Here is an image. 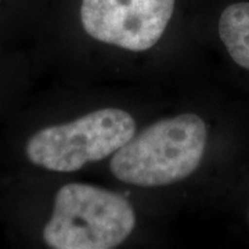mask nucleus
<instances>
[{"label": "nucleus", "mask_w": 249, "mask_h": 249, "mask_svg": "<svg viewBox=\"0 0 249 249\" xmlns=\"http://www.w3.org/2000/svg\"><path fill=\"white\" fill-rule=\"evenodd\" d=\"M208 129L196 114L165 118L122 145L109 162L118 180L137 187L175 184L191 176L204 158Z\"/></svg>", "instance_id": "f257e3e1"}, {"label": "nucleus", "mask_w": 249, "mask_h": 249, "mask_svg": "<svg viewBox=\"0 0 249 249\" xmlns=\"http://www.w3.org/2000/svg\"><path fill=\"white\" fill-rule=\"evenodd\" d=\"M134 227L136 214L126 196L103 187L70 183L55 194L43 240L53 249H112Z\"/></svg>", "instance_id": "f03ea898"}, {"label": "nucleus", "mask_w": 249, "mask_h": 249, "mask_svg": "<svg viewBox=\"0 0 249 249\" xmlns=\"http://www.w3.org/2000/svg\"><path fill=\"white\" fill-rule=\"evenodd\" d=\"M136 134L133 116L104 108L68 124L49 126L27 142L28 160L53 172H75L115 154Z\"/></svg>", "instance_id": "7ed1b4c3"}, {"label": "nucleus", "mask_w": 249, "mask_h": 249, "mask_svg": "<svg viewBox=\"0 0 249 249\" xmlns=\"http://www.w3.org/2000/svg\"><path fill=\"white\" fill-rule=\"evenodd\" d=\"M175 0H82L85 32L98 42L142 53L160 42Z\"/></svg>", "instance_id": "20e7f679"}, {"label": "nucleus", "mask_w": 249, "mask_h": 249, "mask_svg": "<svg viewBox=\"0 0 249 249\" xmlns=\"http://www.w3.org/2000/svg\"><path fill=\"white\" fill-rule=\"evenodd\" d=\"M219 36L232 61L249 71V1L234 3L223 10Z\"/></svg>", "instance_id": "39448f33"}, {"label": "nucleus", "mask_w": 249, "mask_h": 249, "mask_svg": "<svg viewBox=\"0 0 249 249\" xmlns=\"http://www.w3.org/2000/svg\"><path fill=\"white\" fill-rule=\"evenodd\" d=\"M248 219H249V214H248Z\"/></svg>", "instance_id": "423d86ee"}]
</instances>
